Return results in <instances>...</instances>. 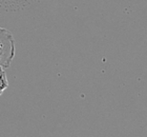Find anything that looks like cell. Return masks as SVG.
Listing matches in <instances>:
<instances>
[{
  "mask_svg": "<svg viewBox=\"0 0 147 137\" xmlns=\"http://www.w3.org/2000/svg\"><path fill=\"white\" fill-rule=\"evenodd\" d=\"M7 87H9V81L6 78L5 71L2 67H0V95L5 91Z\"/></svg>",
  "mask_w": 147,
  "mask_h": 137,
  "instance_id": "obj_2",
  "label": "cell"
},
{
  "mask_svg": "<svg viewBox=\"0 0 147 137\" xmlns=\"http://www.w3.org/2000/svg\"><path fill=\"white\" fill-rule=\"evenodd\" d=\"M15 57V40L12 33L0 27V67H9Z\"/></svg>",
  "mask_w": 147,
  "mask_h": 137,
  "instance_id": "obj_1",
  "label": "cell"
}]
</instances>
